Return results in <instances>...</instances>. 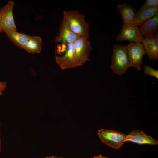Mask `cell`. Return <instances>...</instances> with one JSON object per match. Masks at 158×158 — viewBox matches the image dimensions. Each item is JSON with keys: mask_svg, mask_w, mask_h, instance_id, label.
<instances>
[{"mask_svg": "<svg viewBox=\"0 0 158 158\" xmlns=\"http://www.w3.org/2000/svg\"><path fill=\"white\" fill-rule=\"evenodd\" d=\"M63 17L71 31L79 37L88 39L89 36V24L86 21L85 15L78 10L64 11Z\"/></svg>", "mask_w": 158, "mask_h": 158, "instance_id": "6da1fadb", "label": "cell"}, {"mask_svg": "<svg viewBox=\"0 0 158 158\" xmlns=\"http://www.w3.org/2000/svg\"><path fill=\"white\" fill-rule=\"evenodd\" d=\"M113 71L122 75L131 67L127 51V46L115 44L113 47V53L111 66Z\"/></svg>", "mask_w": 158, "mask_h": 158, "instance_id": "7a4b0ae2", "label": "cell"}, {"mask_svg": "<svg viewBox=\"0 0 158 158\" xmlns=\"http://www.w3.org/2000/svg\"><path fill=\"white\" fill-rule=\"evenodd\" d=\"M97 135L102 142L116 149L120 148L125 142L126 137L120 132L102 128L98 130Z\"/></svg>", "mask_w": 158, "mask_h": 158, "instance_id": "3957f363", "label": "cell"}, {"mask_svg": "<svg viewBox=\"0 0 158 158\" xmlns=\"http://www.w3.org/2000/svg\"><path fill=\"white\" fill-rule=\"evenodd\" d=\"M75 49L76 67L80 66L89 58L90 52L92 49L90 42L87 38L79 37L73 42Z\"/></svg>", "mask_w": 158, "mask_h": 158, "instance_id": "277c9868", "label": "cell"}, {"mask_svg": "<svg viewBox=\"0 0 158 158\" xmlns=\"http://www.w3.org/2000/svg\"><path fill=\"white\" fill-rule=\"evenodd\" d=\"M126 46L128 58L131 66L141 70L143 56L146 54L143 45L142 43L130 42Z\"/></svg>", "mask_w": 158, "mask_h": 158, "instance_id": "5b68a950", "label": "cell"}, {"mask_svg": "<svg viewBox=\"0 0 158 158\" xmlns=\"http://www.w3.org/2000/svg\"><path fill=\"white\" fill-rule=\"evenodd\" d=\"M143 37L141 35L139 27L134 23L122 25L120 32L116 36V41H128L130 42L142 43Z\"/></svg>", "mask_w": 158, "mask_h": 158, "instance_id": "8992f818", "label": "cell"}, {"mask_svg": "<svg viewBox=\"0 0 158 158\" xmlns=\"http://www.w3.org/2000/svg\"><path fill=\"white\" fill-rule=\"evenodd\" d=\"M14 5V2L10 0L0 10V23L3 32L5 30H17L13 15Z\"/></svg>", "mask_w": 158, "mask_h": 158, "instance_id": "52a82bcc", "label": "cell"}, {"mask_svg": "<svg viewBox=\"0 0 158 158\" xmlns=\"http://www.w3.org/2000/svg\"><path fill=\"white\" fill-rule=\"evenodd\" d=\"M55 59L57 64L62 70L76 67L73 43L67 44L66 50L61 55H56Z\"/></svg>", "mask_w": 158, "mask_h": 158, "instance_id": "ba28073f", "label": "cell"}, {"mask_svg": "<svg viewBox=\"0 0 158 158\" xmlns=\"http://www.w3.org/2000/svg\"><path fill=\"white\" fill-rule=\"evenodd\" d=\"M79 37L71 31L66 19L63 17L61 22L59 32L55 38V42L68 44L73 43Z\"/></svg>", "mask_w": 158, "mask_h": 158, "instance_id": "9c48e42d", "label": "cell"}, {"mask_svg": "<svg viewBox=\"0 0 158 158\" xmlns=\"http://www.w3.org/2000/svg\"><path fill=\"white\" fill-rule=\"evenodd\" d=\"M127 141H130L139 144H158V141L157 140L150 136L146 135L141 130H135L131 131L126 135L125 142Z\"/></svg>", "mask_w": 158, "mask_h": 158, "instance_id": "30bf717a", "label": "cell"}, {"mask_svg": "<svg viewBox=\"0 0 158 158\" xmlns=\"http://www.w3.org/2000/svg\"><path fill=\"white\" fill-rule=\"evenodd\" d=\"M139 28L143 37H153L158 29V13L142 24Z\"/></svg>", "mask_w": 158, "mask_h": 158, "instance_id": "8fae6325", "label": "cell"}, {"mask_svg": "<svg viewBox=\"0 0 158 158\" xmlns=\"http://www.w3.org/2000/svg\"><path fill=\"white\" fill-rule=\"evenodd\" d=\"M117 7L122 17L123 25L133 23L137 12L134 8L131 5L126 3L118 4Z\"/></svg>", "mask_w": 158, "mask_h": 158, "instance_id": "7c38bea8", "label": "cell"}, {"mask_svg": "<svg viewBox=\"0 0 158 158\" xmlns=\"http://www.w3.org/2000/svg\"><path fill=\"white\" fill-rule=\"evenodd\" d=\"M142 43L145 49L146 53L150 59L153 60L158 59V41L154 37H143Z\"/></svg>", "mask_w": 158, "mask_h": 158, "instance_id": "4fadbf2b", "label": "cell"}, {"mask_svg": "<svg viewBox=\"0 0 158 158\" xmlns=\"http://www.w3.org/2000/svg\"><path fill=\"white\" fill-rule=\"evenodd\" d=\"M158 7L139 10L136 12L133 23L140 26L144 22L158 13Z\"/></svg>", "mask_w": 158, "mask_h": 158, "instance_id": "5bb4252c", "label": "cell"}, {"mask_svg": "<svg viewBox=\"0 0 158 158\" xmlns=\"http://www.w3.org/2000/svg\"><path fill=\"white\" fill-rule=\"evenodd\" d=\"M3 32L11 42L20 48L23 49L24 45L30 36L25 33L18 32L15 30H5Z\"/></svg>", "mask_w": 158, "mask_h": 158, "instance_id": "9a60e30c", "label": "cell"}, {"mask_svg": "<svg viewBox=\"0 0 158 158\" xmlns=\"http://www.w3.org/2000/svg\"><path fill=\"white\" fill-rule=\"evenodd\" d=\"M42 45L41 37L35 36H30L24 45L23 49L30 53H39L41 51Z\"/></svg>", "mask_w": 158, "mask_h": 158, "instance_id": "2e32d148", "label": "cell"}, {"mask_svg": "<svg viewBox=\"0 0 158 158\" xmlns=\"http://www.w3.org/2000/svg\"><path fill=\"white\" fill-rule=\"evenodd\" d=\"M145 70L144 74L145 75L151 76L158 79V70H155L151 67L146 65H145Z\"/></svg>", "mask_w": 158, "mask_h": 158, "instance_id": "e0dca14e", "label": "cell"}, {"mask_svg": "<svg viewBox=\"0 0 158 158\" xmlns=\"http://www.w3.org/2000/svg\"><path fill=\"white\" fill-rule=\"evenodd\" d=\"M158 7V0H147L140 8V10Z\"/></svg>", "mask_w": 158, "mask_h": 158, "instance_id": "ac0fdd59", "label": "cell"}, {"mask_svg": "<svg viewBox=\"0 0 158 158\" xmlns=\"http://www.w3.org/2000/svg\"><path fill=\"white\" fill-rule=\"evenodd\" d=\"M6 83L0 81V97L2 95L3 92L5 90L6 86Z\"/></svg>", "mask_w": 158, "mask_h": 158, "instance_id": "d6986e66", "label": "cell"}, {"mask_svg": "<svg viewBox=\"0 0 158 158\" xmlns=\"http://www.w3.org/2000/svg\"><path fill=\"white\" fill-rule=\"evenodd\" d=\"M44 158H63L62 157H57L54 156H50Z\"/></svg>", "mask_w": 158, "mask_h": 158, "instance_id": "ffe728a7", "label": "cell"}, {"mask_svg": "<svg viewBox=\"0 0 158 158\" xmlns=\"http://www.w3.org/2000/svg\"><path fill=\"white\" fill-rule=\"evenodd\" d=\"M1 137H0V152H1Z\"/></svg>", "mask_w": 158, "mask_h": 158, "instance_id": "44dd1931", "label": "cell"}, {"mask_svg": "<svg viewBox=\"0 0 158 158\" xmlns=\"http://www.w3.org/2000/svg\"><path fill=\"white\" fill-rule=\"evenodd\" d=\"M3 32V30L2 29L1 25H0V33Z\"/></svg>", "mask_w": 158, "mask_h": 158, "instance_id": "7402d4cb", "label": "cell"}, {"mask_svg": "<svg viewBox=\"0 0 158 158\" xmlns=\"http://www.w3.org/2000/svg\"><path fill=\"white\" fill-rule=\"evenodd\" d=\"M1 123H0V135H1V130H0V128H1Z\"/></svg>", "mask_w": 158, "mask_h": 158, "instance_id": "603a6c76", "label": "cell"}]
</instances>
